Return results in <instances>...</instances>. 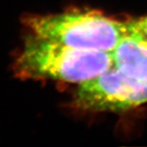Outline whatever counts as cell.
<instances>
[{"label": "cell", "instance_id": "3957f363", "mask_svg": "<svg viewBox=\"0 0 147 147\" xmlns=\"http://www.w3.org/2000/svg\"><path fill=\"white\" fill-rule=\"evenodd\" d=\"M147 103V83L125 76L116 67L79 83L73 107L85 112H125Z\"/></svg>", "mask_w": 147, "mask_h": 147}, {"label": "cell", "instance_id": "277c9868", "mask_svg": "<svg viewBox=\"0 0 147 147\" xmlns=\"http://www.w3.org/2000/svg\"><path fill=\"white\" fill-rule=\"evenodd\" d=\"M113 67L125 76L147 83V43L127 30L112 52Z\"/></svg>", "mask_w": 147, "mask_h": 147}, {"label": "cell", "instance_id": "7a4b0ae2", "mask_svg": "<svg viewBox=\"0 0 147 147\" xmlns=\"http://www.w3.org/2000/svg\"><path fill=\"white\" fill-rule=\"evenodd\" d=\"M31 34L73 48L113 52L127 31V23L98 11H68L25 20Z\"/></svg>", "mask_w": 147, "mask_h": 147}, {"label": "cell", "instance_id": "6da1fadb", "mask_svg": "<svg viewBox=\"0 0 147 147\" xmlns=\"http://www.w3.org/2000/svg\"><path fill=\"white\" fill-rule=\"evenodd\" d=\"M113 67L112 52L76 49L31 34L15 59L13 69L20 79L79 84Z\"/></svg>", "mask_w": 147, "mask_h": 147}, {"label": "cell", "instance_id": "5b68a950", "mask_svg": "<svg viewBox=\"0 0 147 147\" xmlns=\"http://www.w3.org/2000/svg\"><path fill=\"white\" fill-rule=\"evenodd\" d=\"M127 30L142 38L147 43V15L126 22Z\"/></svg>", "mask_w": 147, "mask_h": 147}]
</instances>
